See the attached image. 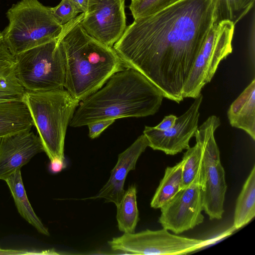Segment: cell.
<instances>
[{
    "label": "cell",
    "mask_w": 255,
    "mask_h": 255,
    "mask_svg": "<svg viewBox=\"0 0 255 255\" xmlns=\"http://www.w3.org/2000/svg\"><path fill=\"white\" fill-rule=\"evenodd\" d=\"M112 250L134 255H186L202 248L207 241L170 234L167 230L124 233L108 241Z\"/></svg>",
    "instance_id": "ba28073f"
},
{
    "label": "cell",
    "mask_w": 255,
    "mask_h": 255,
    "mask_svg": "<svg viewBox=\"0 0 255 255\" xmlns=\"http://www.w3.org/2000/svg\"><path fill=\"white\" fill-rule=\"evenodd\" d=\"M52 12L58 21L64 25L82 13L72 0H61L56 6L51 7Z\"/></svg>",
    "instance_id": "d4e9b609"
},
{
    "label": "cell",
    "mask_w": 255,
    "mask_h": 255,
    "mask_svg": "<svg viewBox=\"0 0 255 255\" xmlns=\"http://www.w3.org/2000/svg\"><path fill=\"white\" fill-rule=\"evenodd\" d=\"M176 119L177 117L174 115L165 116L161 122L154 128L161 131L166 130L174 126Z\"/></svg>",
    "instance_id": "f1b7e54d"
},
{
    "label": "cell",
    "mask_w": 255,
    "mask_h": 255,
    "mask_svg": "<svg viewBox=\"0 0 255 255\" xmlns=\"http://www.w3.org/2000/svg\"><path fill=\"white\" fill-rule=\"evenodd\" d=\"M179 0H134L129 9L134 19L156 13Z\"/></svg>",
    "instance_id": "cb8c5ba5"
},
{
    "label": "cell",
    "mask_w": 255,
    "mask_h": 255,
    "mask_svg": "<svg viewBox=\"0 0 255 255\" xmlns=\"http://www.w3.org/2000/svg\"><path fill=\"white\" fill-rule=\"evenodd\" d=\"M5 181L8 185L18 213L40 234L49 236L48 229L35 213L28 199L22 179L20 169L7 178Z\"/></svg>",
    "instance_id": "e0dca14e"
},
{
    "label": "cell",
    "mask_w": 255,
    "mask_h": 255,
    "mask_svg": "<svg viewBox=\"0 0 255 255\" xmlns=\"http://www.w3.org/2000/svg\"><path fill=\"white\" fill-rule=\"evenodd\" d=\"M255 216V166L253 167L237 198L234 217V227L239 229Z\"/></svg>",
    "instance_id": "ac0fdd59"
},
{
    "label": "cell",
    "mask_w": 255,
    "mask_h": 255,
    "mask_svg": "<svg viewBox=\"0 0 255 255\" xmlns=\"http://www.w3.org/2000/svg\"><path fill=\"white\" fill-rule=\"evenodd\" d=\"M15 63V57L10 52L3 41L0 43V65Z\"/></svg>",
    "instance_id": "83f0119b"
},
{
    "label": "cell",
    "mask_w": 255,
    "mask_h": 255,
    "mask_svg": "<svg viewBox=\"0 0 255 255\" xmlns=\"http://www.w3.org/2000/svg\"><path fill=\"white\" fill-rule=\"evenodd\" d=\"M3 41L1 33L0 32V43Z\"/></svg>",
    "instance_id": "1f68e13d"
},
{
    "label": "cell",
    "mask_w": 255,
    "mask_h": 255,
    "mask_svg": "<svg viewBox=\"0 0 255 255\" xmlns=\"http://www.w3.org/2000/svg\"><path fill=\"white\" fill-rule=\"evenodd\" d=\"M164 97L143 75L126 68L79 104L69 126L77 128L100 120L144 117L157 113Z\"/></svg>",
    "instance_id": "7a4b0ae2"
},
{
    "label": "cell",
    "mask_w": 255,
    "mask_h": 255,
    "mask_svg": "<svg viewBox=\"0 0 255 255\" xmlns=\"http://www.w3.org/2000/svg\"><path fill=\"white\" fill-rule=\"evenodd\" d=\"M205 174L201 187L203 210L210 220L221 219L227 186L225 173L220 160L205 164Z\"/></svg>",
    "instance_id": "5bb4252c"
},
{
    "label": "cell",
    "mask_w": 255,
    "mask_h": 255,
    "mask_svg": "<svg viewBox=\"0 0 255 255\" xmlns=\"http://www.w3.org/2000/svg\"><path fill=\"white\" fill-rule=\"evenodd\" d=\"M44 151L41 140L33 131L25 130L0 139V180L27 164L37 154Z\"/></svg>",
    "instance_id": "7c38bea8"
},
{
    "label": "cell",
    "mask_w": 255,
    "mask_h": 255,
    "mask_svg": "<svg viewBox=\"0 0 255 255\" xmlns=\"http://www.w3.org/2000/svg\"><path fill=\"white\" fill-rule=\"evenodd\" d=\"M81 13L63 25L59 40L65 56L64 88L80 102L101 88L125 67L113 47L89 35L82 26Z\"/></svg>",
    "instance_id": "3957f363"
},
{
    "label": "cell",
    "mask_w": 255,
    "mask_h": 255,
    "mask_svg": "<svg viewBox=\"0 0 255 255\" xmlns=\"http://www.w3.org/2000/svg\"><path fill=\"white\" fill-rule=\"evenodd\" d=\"M65 166L64 160L55 158L50 161L49 169L51 172L56 173L61 171Z\"/></svg>",
    "instance_id": "f546056e"
},
{
    "label": "cell",
    "mask_w": 255,
    "mask_h": 255,
    "mask_svg": "<svg viewBox=\"0 0 255 255\" xmlns=\"http://www.w3.org/2000/svg\"><path fill=\"white\" fill-rule=\"evenodd\" d=\"M182 159L172 167H167L150 202V206L159 209L170 200L182 188Z\"/></svg>",
    "instance_id": "d6986e66"
},
{
    "label": "cell",
    "mask_w": 255,
    "mask_h": 255,
    "mask_svg": "<svg viewBox=\"0 0 255 255\" xmlns=\"http://www.w3.org/2000/svg\"><path fill=\"white\" fill-rule=\"evenodd\" d=\"M160 209L163 228L176 234L194 228L204 221L201 186L193 184L182 188Z\"/></svg>",
    "instance_id": "30bf717a"
},
{
    "label": "cell",
    "mask_w": 255,
    "mask_h": 255,
    "mask_svg": "<svg viewBox=\"0 0 255 255\" xmlns=\"http://www.w3.org/2000/svg\"><path fill=\"white\" fill-rule=\"evenodd\" d=\"M149 145L146 136L141 134L124 151L119 154L118 161L111 172L107 183L92 199L103 198L106 202L118 206L124 193V184L128 173L134 170L141 153Z\"/></svg>",
    "instance_id": "4fadbf2b"
},
{
    "label": "cell",
    "mask_w": 255,
    "mask_h": 255,
    "mask_svg": "<svg viewBox=\"0 0 255 255\" xmlns=\"http://www.w3.org/2000/svg\"><path fill=\"white\" fill-rule=\"evenodd\" d=\"M203 100L201 94L187 111L177 117L174 126L169 129L161 131L154 127L145 126L143 134L153 150H160L165 154L173 155L190 147L189 141L194 136L198 128L199 108Z\"/></svg>",
    "instance_id": "8fae6325"
},
{
    "label": "cell",
    "mask_w": 255,
    "mask_h": 255,
    "mask_svg": "<svg viewBox=\"0 0 255 255\" xmlns=\"http://www.w3.org/2000/svg\"><path fill=\"white\" fill-rule=\"evenodd\" d=\"M231 126L245 131L255 140V79L231 105L227 112Z\"/></svg>",
    "instance_id": "9a60e30c"
},
{
    "label": "cell",
    "mask_w": 255,
    "mask_h": 255,
    "mask_svg": "<svg viewBox=\"0 0 255 255\" xmlns=\"http://www.w3.org/2000/svg\"><path fill=\"white\" fill-rule=\"evenodd\" d=\"M133 0H131V1H133Z\"/></svg>",
    "instance_id": "d6a6232c"
},
{
    "label": "cell",
    "mask_w": 255,
    "mask_h": 255,
    "mask_svg": "<svg viewBox=\"0 0 255 255\" xmlns=\"http://www.w3.org/2000/svg\"><path fill=\"white\" fill-rule=\"evenodd\" d=\"M214 23L229 20L236 24L253 7L255 0H212Z\"/></svg>",
    "instance_id": "7402d4cb"
},
{
    "label": "cell",
    "mask_w": 255,
    "mask_h": 255,
    "mask_svg": "<svg viewBox=\"0 0 255 255\" xmlns=\"http://www.w3.org/2000/svg\"><path fill=\"white\" fill-rule=\"evenodd\" d=\"M77 5L82 13L85 12L87 8L88 0H72Z\"/></svg>",
    "instance_id": "4dcf8cb0"
},
{
    "label": "cell",
    "mask_w": 255,
    "mask_h": 255,
    "mask_svg": "<svg viewBox=\"0 0 255 255\" xmlns=\"http://www.w3.org/2000/svg\"><path fill=\"white\" fill-rule=\"evenodd\" d=\"M22 100L37 129L50 161L64 160L67 128L80 101L66 90L26 91Z\"/></svg>",
    "instance_id": "277c9868"
},
{
    "label": "cell",
    "mask_w": 255,
    "mask_h": 255,
    "mask_svg": "<svg viewBox=\"0 0 255 255\" xmlns=\"http://www.w3.org/2000/svg\"><path fill=\"white\" fill-rule=\"evenodd\" d=\"M9 23L1 32L13 56L58 38L63 30L51 7L38 0H21L8 10Z\"/></svg>",
    "instance_id": "5b68a950"
},
{
    "label": "cell",
    "mask_w": 255,
    "mask_h": 255,
    "mask_svg": "<svg viewBox=\"0 0 255 255\" xmlns=\"http://www.w3.org/2000/svg\"><path fill=\"white\" fill-rule=\"evenodd\" d=\"M235 26L229 20L213 23L183 88L184 98L199 96L203 88L212 80L221 61L232 53Z\"/></svg>",
    "instance_id": "52a82bcc"
},
{
    "label": "cell",
    "mask_w": 255,
    "mask_h": 255,
    "mask_svg": "<svg viewBox=\"0 0 255 255\" xmlns=\"http://www.w3.org/2000/svg\"><path fill=\"white\" fill-rule=\"evenodd\" d=\"M182 167V188L193 184H203L205 165L201 147L198 142L184 153Z\"/></svg>",
    "instance_id": "44dd1931"
},
{
    "label": "cell",
    "mask_w": 255,
    "mask_h": 255,
    "mask_svg": "<svg viewBox=\"0 0 255 255\" xmlns=\"http://www.w3.org/2000/svg\"><path fill=\"white\" fill-rule=\"evenodd\" d=\"M14 57L15 75L26 91L64 89L65 60L59 37Z\"/></svg>",
    "instance_id": "8992f818"
},
{
    "label": "cell",
    "mask_w": 255,
    "mask_h": 255,
    "mask_svg": "<svg viewBox=\"0 0 255 255\" xmlns=\"http://www.w3.org/2000/svg\"><path fill=\"white\" fill-rule=\"evenodd\" d=\"M137 190L132 184L125 191L117 206L116 218L119 230L124 233H134L139 220L136 201Z\"/></svg>",
    "instance_id": "ffe728a7"
},
{
    "label": "cell",
    "mask_w": 255,
    "mask_h": 255,
    "mask_svg": "<svg viewBox=\"0 0 255 255\" xmlns=\"http://www.w3.org/2000/svg\"><path fill=\"white\" fill-rule=\"evenodd\" d=\"M33 126L29 110L22 100L0 102V139L30 130Z\"/></svg>",
    "instance_id": "2e32d148"
},
{
    "label": "cell",
    "mask_w": 255,
    "mask_h": 255,
    "mask_svg": "<svg viewBox=\"0 0 255 255\" xmlns=\"http://www.w3.org/2000/svg\"><path fill=\"white\" fill-rule=\"evenodd\" d=\"M80 23L91 36L111 47L127 27L125 0H88Z\"/></svg>",
    "instance_id": "9c48e42d"
},
{
    "label": "cell",
    "mask_w": 255,
    "mask_h": 255,
    "mask_svg": "<svg viewBox=\"0 0 255 255\" xmlns=\"http://www.w3.org/2000/svg\"><path fill=\"white\" fill-rule=\"evenodd\" d=\"M212 0H179L134 19L115 43L125 68L138 71L164 98L177 103L194 63L214 23Z\"/></svg>",
    "instance_id": "6da1fadb"
},
{
    "label": "cell",
    "mask_w": 255,
    "mask_h": 255,
    "mask_svg": "<svg viewBox=\"0 0 255 255\" xmlns=\"http://www.w3.org/2000/svg\"><path fill=\"white\" fill-rule=\"evenodd\" d=\"M58 255L54 250L46 251H28L25 250H12L0 249V255Z\"/></svg>",
    "instance_id": "4316f807"
},
{
    "label": "cell",
    "mask_w": 255,
    "mask_h": 255,
    "mask_svg": "<svg viewBox=\"0 0 255 255\" xmlns=\"http://www.w3.org/2000/svg\"><path fill=\"white\" fill-rule=\"evenodd\" d=\"M115 120L109 119L95 121L89 124V136L91 139L98 137L109 126L114 123Z\"/></svg>",
    "instance_id": "484cf974"
},
{
    "label": "cell",
    "mask_w": 255,
    "mask_h": 255,
    "mask_svg": "<svg viewBox=\"0 0 255 255\" xmlns=\"http://www.w3.org/2000/svg\"><path fill=\"white\" fill-rule=\"evenodd\" d=\"M25 90L15 73V63L0 65V102L22 100Z\"/></svg>",
    "instance_id": "603a6c76"
}]
</instances>
